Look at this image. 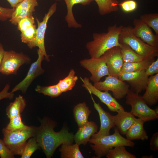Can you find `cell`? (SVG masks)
I'll return each mask as SVG.
<instances>
[{
	"label": "cell",
	"mask_w": 158,
	"mask_h": 158,
	"mask_svg": "<svg viewBox=\"0 0 158 158\" xmlns=\"http://www.w3.org/2000/svg\"><path fill=\"white\" fill-rule=\"evenodd\" d=\"M67 7V13L65 17V20L69 28H80L82 27L81 24L78 23L75 19L73 12L74 6L79 4L83 5L89 4L93 0H63Z\"/></svg>",
	"instance_id": "7402d4cb"
},
{
	"label": "cell",
	"mask_w": 158,
	"mask_h": 158,
	"mask_svg": "<svg viewBox=\"0 0 158 158\" xmlns=\"http://www.w3.org/2000/svg\"><path fill=\"white\" fill-rule=\"evenodd\" d=\"M56 9L57 3L55 2L51 6L47 12L45 14L42 21L40 22L36 18L37 27L36 29L35 36L32 41L27 44L30 49L36 47H38L44 55L45 60L47 62L50 61L49 57L50 56L47 54L46 52L44 44L45 35L48 21L50 18L56 12Z\"/></svg>",
	"instance_id": "ba28073f"
},
{
	"label": "cell",
	"mask_w": 158,
	"mask_h": 158,
	"mask_svg": "<svg viewBox=\"0 0 158 158\" xmlns=\"http://www.w3.org/2000/svg\"><path fill=\"white\" fill-rule=\"evenodd\" d=\"M75 74V70L72 69L66 77L59 80L57 85L62 92L70 90L74 87L78 79V76Z\"/></svg>",
	"instance_id": "f1b7e54d"
},
{
	"label": "cell",
	"mask_w": 158,
	"mask_h": 158,
	"mask_svg": "<svg viewBox=\"0 0 158 158\" xmlns=\"http://www.w3.org/2000/svg\"><path fill=\"white\" fill-rule=\"evenodd\" d=\"M145 92L142 96L148 105H155L158 101V73L149 77Z\"/></svg>",
	"instance_id": "ffe728a7"
},
{
	"label": "cell",
	"mask_w": 158,
	"mask_h": 158,
	"mask_svg": "<svg viewBox=\"0 0 158 158\" xmlns=\"http://www.w3.org/2000/svg\"><path fill=\"white\" fill-rule=\"evenodd\" d=\"M91 112L85 102L79 103L74 107L73 110L74 118L78 127L86 123Z\"/></svg>",
	"instance_id": "603a6c76"
},
{
	"label": "cell",
	"mask_w": 158,
	"mask_h": 158,
	"mask_svg": "<svg viewBox=\"0 0 158 158\" xmlns=\"http://www.w3.org/2000/svg\"><path fill=\"white\" fill-rule=\"evenodd\" d=\"M122 10L125 13H129L135 10L137 7V2L133 0H126L119 4Z\"/></svg>",
	"instance_id": "8d00e7d4"
},
{
	"label": "cell",
	"mask_w": 158,
	"mask_h": 158,
	"mask_svg": "<svg viewBox=\"0 0 158 158\" xmlns=\"http://www.w3.org/2000/svg\"><path fill=\"white\" fill-rule=\"evenodd\" d=\"M36 29L34 24L21 32L20 36L22 42L27 44L32 41L35 36Z\"/></svg>",
	"instance_id": "e575fe53"
},
{
	"label": "cell",
	"mask_w": 158,
	"mask_h": 158,
	"mask_svg": "<svg viewBox=\"0 0 158 158\" xmlns=\"http://www.w3.org/2000/svg\"><path fill=\"white\" fill-rule=\"evenodd\" d=\"M140 19L150 28H152L158 36V14L156 13L145 14L140 16Z\"/></svg>",
	"instance_id": "4dcf8cb0"
},
{
	"label": "cell",
	"mask_w": 158,
	"mask_h": 158,
	"mask_svg": "<svg viewBox=\"0 0 158 158\" xmlns=\"http://www.w3.org/2000/svg\"><path fill=\"white\" fill-rule=\"evenodd\" d=\"M38 6L37 0H24L14 8L9 21L13 25H17L18 21L25 17L32 16L35 8Z\"/></svg>",
	"instance_id": "e0dca14e"
},
{
	"label": "cell",
	"mask_w": 158,
	"mask_h": 158,
	"mask_svg": "<svg viewBox=\"0 0 158 158\" xmlns=\"http://www.w3.org/2000/svg\"><path fill=\"white\" fill-rule=\"evenodd\" d=\"M10 85L7 84L3 90L0 92V100L3 99L7 98L10 99H12L14 96L13 93L9 92Z\"/></svg>",
	"instance_id": "60d3db41"
},
{
	"label": "cell",
	"mask_w": 158,
	"mask_h": 158,
	"mask_svg": "<svg viewBox=\"0 0 158 158\" xmlns=\"http://www.w3.org/2000/svg\"><path fill=\"white\" fill-rule=\"evenodd\" d=\"M134 34L147 44L158 47V36L154 34L150 28L140 19L133 20Z\"/></svg>",
	"instance_id": "9a60e30c"
},
{
	"label": "cell",
	"mask_w": 158,
	"mask_h": 158,
	"mask_svg": "<svg viewBox=\"0 0 158 158\" xmlns=\"http://www.w3.org/2000/svg\"><path fill=\"white\" fill-rule=\"evenodd\" d=\"M155 113L158 115V108L157 107L155 109H154Z\"/></svg>",
	"instance_id": "f6af8a7d"
},
{
	"label": "cell",
	"mask_w": 158,
	"mask_h": 158,
	"mask_svg": "<svg viewBox=\"0 0 158 158\" xmlns=\"http://www.w3.org/2000/svg\"><path fill=\"white\" fill-rule=\"evenodd\" d=\"M120 51L124 63L138 62L144 60L143 57L140 55L128 45L125 43H121Z\"/></svg>",
	"instance_id": "83f0119b"
},
{
	"label": "cell",
	"mask_w": 158,
	"mask_h": 158,
	"mask_svg": "<svg viewBox=\"0 0 158 158\" xmlns=\"http://www.w3.org/2000/svg\"><path fill=\"white\" fill-rule=\"evenodd\" d=\"M119 42L120 44L125 43L129 45L144 60L153 61L158 57V47L147 44L135 36L131 26H123L119 35Z\"/></svg>",
	"instance_id": "3957f363"
},
{
	"label": "cell",
	"mask_w": 158,
	"mask_h": 158,
	"mask_svg": "<svg viewBox=\"0 0 158 158\" xmlns=\"http://www.w3.org/2000/svg\"><path fill=\"white\" fill-rule=\"evenodd\" d=\"M30 126L25 125L22 122L20 114L10 119V121L5 128L9 131L27 129Z\"/></svg>",
	"instance_id": "836d02e7"
},
{
	"label": "cell",
	"mask_w": 158,
	"mask_h": 158,
	"mask_svg": "<svg viewBox=\"0 0 158 158\" xmlns=\"http://www.w3.org/2000/svg\"><path fill=\"white\" fill-rule=\"evenodd\" d=\"M150 149L152 151H156L158 150V132L154 133L151 138Z\"/></svg>",
	"instance_id": "b9f144b4"
},
{
	"label": "cell",
	"mask_w": 158,
	"mask_h": 158,
	"mask_svg": "<svg viewBox=\"0 0 158 158\" xmlns=\"http://www.w3.org/2000/svg\"><path fill=\"white\" fill-rule=\"evenodd\" d=\"M117 113L116 115H113L114 124L120 133L125 135L135 118L130 112L125 111V110H119Z\"/></svg>",
	"instance_id": "ac0fdd59"
},
{
	"label": "cell",
	"mask_w": 158,
	"mask_h": 158,
	"mask_svg": "<svg viewBox=\"0 0 158 158\" xmlns=\"http://www.w3.org/2000/svg\"><path fill=\"white\" fill-rule=\"evenodd\" d=\"M110 75L118 78L124 62L119 46L114 47L103 54Z\"/></svg>",
	"instance_id": "4fadbf2b"
},
{
	"label": "cell",
	"mask_w": 158,
	"mask_h": 158,
	"mask_svg": "<svg viewBox=\"0 0 158 158\" xmlns=\"http://www.w3.org/2000/svg\"><path fill=\"white\" fill-rule=\"evenodd\" d=\"M77 144L63 143L60 149L61 157L63 158H83Z\"/></svg>",
	"instance_id": "484cf974"
},
{
	"label": "cell",
	"mask_w": 158,
	"mask_h": 158,
	"mask_svg": "<svg viewBox=\"0 0 158 158\" xmlns=\"http://www.w3.org/2000/svg\"><path fill=\"white\" fill-rule=\"evenodd\" d=\"M80 78L83 83V87L90 94H92L97 96L102 102L107 106L110 111L117 112L119 110H124L123 106L111 96L109 91L103 92L97 89L90 82V79L87 77L84 78L80 77Z\"/></svg>",
	"instance_id": "8fae6325"
},
{
	"label": "cell",
	"mask_w": 158,
	"mask_h": 158,
	"mask_svg": "<svg viewBox=\"0 0 158 158\" xmlns=\"http://www.w3.org/2000/svg\"><path fill=\"white\" fill-rule=\"evenodd\" d=\"M37 51L38 55L37 59L31 64L25 78L14 87L11 92L14 93L20 90L23 93H25L33 81L44 73V70L42 67L41 63L45 59L44 56L39 49Z\"/></svg>",
	"instance_id": "7c38bea8"
},
{
	"label": "cell",
	"mask_w": 158,
	"mask_h": 158,
	"mask_svg": "<svg viewBox=\"0 0 158 158\" xmlns=\"http://www.w3.org/2000/svg\"><path fill=\"white\" fill-rule=\"evenodd\" d=\"M90 94L94 104V108L99 114L100 121V127L99 131L92 135L91 138H97L109 135L111 129L115 127L113 115L104 111L99 103H97L95 102L92 96V94Z\"/></svg>",
	"instance_id": "2e32d148"
},
{
	"label": "cell",
	"mask_w": 158,
	"mask_h": 158,
	"mask_svg": "<svg viewBox=\"0 0 158 158\" xmlns=\"http://www.w3.org/2000/svg\"><path fill=\"white\" fill-rule=\"evenodd\" d=\"M26 106L25 100L22 96L19 95L16 97L14 101L10 103L7 107L6 111L8 117L10 119L20 114Z\"/></svg>",
	"instance_id": "cb8c5ba5"
},
{
	"label": "cell",
	"mask_w": 158,
	"mask_h": 158,
	"mask_svg": "<svg viewBox=\"0 0 158 158\" xmlns=\"http://www.w3.org/2000/svg\"><path fill=\"white\" fill-rule=\"evenodd\" d=\"M118 78L127 82L131 87L130 89L136 93L139 94L145 89L147 86L149 76L146 74L145 70L124 73Z\"/></svg>",
	"instance_id": "5bb4252c"
},
{
	"label": "cell",
	"mask_w": 158,
	"mask_h": 158,
	"mask_svg": "<svg viewBox=\"0 0 158 158\" xmlns=\"http://www.w3.org/2000/svg\"><path fill=\"white\" fill-rule=\"evenodd\" d=\"M145 122L139 118H135L134 122L125 134L126 138L130 141L148 140V136L144 128Z\"/></svg>",
	"instance_id": "44dd1931"
},
{
	"label": "cell",
	"mask_w": 158,
	"mask_h": 158,
	"mask_svg": "<svg viewBox=\"0 0 158 158\" xmlns=\"http://www.w3.org/2000/svg\"><path fill=\"white\" fill-rule=\"evenodd\" d=\"M36 128L30 126L27 129L9 131L2 130L3 141L14 155H21L27 141L35 136Z\"/></svg>",
	"instance_id": "5b68a950"
},
{
	"label": "cell",
	"mask_w": 158,
	"mask_h": 158,
	"mask_svg": "<svg viewBox=\"0 0 158 158\" xmlns=\"http://www.w3.org/2000/svg\"><path fill=\"white\" fill-rule=\"evenodd\" d=\"M114 133L111 135L100 136L97 138H90L89 142L93 144L90 146L97 158L106 156L109 150L116 147L123 145L133 147L135 143L124 138L115 127Z\"/></svg>",
	"instance_id": "277c9868"
},
{
	"label": "cell",
	"mask_w": 158,
	"mask_h": 158,
	"mask_svg": "<svg viewBox=\"0 0 158 158\" xmlns=\"http://www.w3.org/2000/svg\"><path fill=\"white\" fill-rule=\"evenodd\" d=\"M146 74L148 76H152L158 73V58L154 61L145 70Z\"/></svg>",
	"instance_id": "ab89813d"
},
{
	"label": "cell",
	"mask_w": 158,
	"mask_h": 158,
	"mask_svg": "<svg viewBox=\"0 0 158 158\" xmlns=\"http://www.w3.org/2000/svg\"><path fill=\"white\" fill-rule=\"evenodd\" d=\"M10 4L11 7L14 8L17 5L24 0H6Z\"/></svg>",
	"instance_id": "7bdbcfd3"
},
{
	"label": "cell",
	"mask_w": 158,
	"mask_h": 158,
	"mask_svg": "<svg viewBox=\"0 0 158 158\" xmlns=\"http://www.w3.org/2000/svg\"><path fill=\"white\" fill-rule=\"evenodd\" d=\"M0 157L1 158H13L14 155L0 138Z\"/></svg>",
	"instance_id": "74e56055"
},
{
	"label": "cell",
	"mask_w": 158,
	"mask_h": 158,
	"mask_svg": "<svg viewBox=\"0 0 158 158\" xmlns=\"http://www.w3.org/2000/svg\"><path fill=\"white\" fill-rule=\"evenodd\" d=\"M98 128L95 122L88 121L79 127L76 133L73 136V139L76 143L79 145L80 144L85 145L89 141L91 137L97 132Z\"/></svg>",
	"instance_id": "d6986e66"
},
{
	"label": "cell",
	"mask_w": 158,
	"mask_h": 158,
	"mask_svg": "<svg viewBox=\"0 0 158 158\" xmlns=\"http://www.w3.org/2000/svg\"><path fill=\"white\" fill-rule=\"evenodd\" d=\"M36 92L42 93L52 97H57L62 92L59 89L57 84L49 86H42L37 85L35 89Z\"/></svg>",
	"instance_id": "1f68e13d"
},
{
	"label": "cell",
	"mask_w": 158,
	"mask_h": 158,
	"mask_svg": "<svg viewBox=\"0 0 158 158\" xmlns=\"http://www.w3.org/2000/svg\"><path fill=\"white\" fill-rule=\"evenodd\" d=\"M126 96V103L131 107L130 112L134 116L145 122L158 118V115L149 106L142 96L130 89Z\"/></svg>",
	"instance_id": "8992f818"
},
{
	"label": "cell",
	"mask_w": 158,
	"mask_h": 158,
	"mask_svg": "<svg viewBox=\"0 0 158 158\" xmlns=\"http://www.w3.org/2000/svg\"><path fill=\"white\" fill-rule=\"evenodd\" d=\"M55 123L47 118L41 121L39 127L36 128L35 137L47 158H51L56 149L63 143H72L73 140V134L65 128L60 131L54 130Z\"/></svg>",
	"instance_id": "6da1fadb"
},
{
	"label": "cell",
	"mask_w": 158,
	"mask_h": 158,
	"mask_svg": "<svg viewBox=\"0 0 158 158\" xmlns=\"http://www.w3.org/2000/svg\"><path fill=\"white\" fill-rule=\"evenodd\" d=\"M55 0L56 1H60V0Z\"/></svg>",
	"instance_id": "bcb514c9"
},
{
	"label": "cell",
	"mask_w": 158,
	"mask_h": 158,
	"mask_svg": "<svg viewBox=\"0 0 158 158\" xmlns=\"http://www.w3.org/2000/svg\"><path fill=\"white\" fill-rule=\"evenodd\" d=\"M80 63L91 73L90 79L94 83L100 81L104 76L110 75L103 55L99 58L81 60Z\"/></svg>",
	"instance_id": "30bf717a"
},
{
	"label": "cell",
	"mask_w": 158,
	"mask_h": 158,
	"mask_svg": "<svg viewBox=\"0 0 158 158\" xmlns=\"http://www.w3.org/2000/svg\"><path fill=\"white\" fill-rule=\"evenodd\" d=\"M93 85L101 91H111L116 99L123 98L129 90V85L118 78L109 75L103 81L95 83Z\"/></svg>",
	"instance_id": "9c48e42d"
},
{
	"label": "cell",
	"mask_w": 158,
	"mask_h": 158,
	"mask_svg": "<svg viewBox=\"0 0 158 158\" xmlns=\"http://www.w3.org/2000/svg\"><path fill=\"white\" fill-rule=\"evenodd\" d=\"M153 61L143 60L138 62H124L118 78L125 73L146 70Z\"/></svg>",
	"instance_id": "d4e9b609"
},
{
	"label": "cell",
	"mask_w": 158,
	"mask_h": 158,
	"mask_svg": "<svg viewBox=\"0 0 158 158\" xmlns=\"http://www.w3.org/2000/svg\"><path fill=\"white\" fill-rule=\"evenodd\" d=\"M5 51L3 46L0 42V68Z\"/></svg>",
	"instance_id": "ee69618b"
},
{
	"label": "cell",
	"mask_w": 158,
	"mask_h": 158,
	"mask_svg": "<svg viewBox=\"0 0 158 158\" xmlns=\"http://www.w3.org/2000/svg\"><path fill=\"white\" fill-rule=\"evenodd\" d=\"M30 58L22 52L18 53L13 50L5 51L0 68V72L8 75H16L20 67L24 64H29Z\"/></svg>",
	"instance_id": "52a82bcc"
},
{
	"label": "cell",
	"mask_w": 158,
	"mask_h": 158,
	"mask_svg": "<svg viewBox=\"0 0 158 158\" xmlns=\"http://www.w3.org/2000/svg\"><path fill=\"white\" fill-rule=\"evenodd\" d=\"M107 158H135L134 154L128 152L125 146L120 145L111 149L106 155Z\"/></svg>",
	"instance_id": "f546056e"
},
{
	"label": "cell",
	"mask_w": 158,
	"mask_h": 158,
	"mask_svg": "<svg viewBox=\"0 0 158 158\" xmlns=\"http://www.w3.org/2000/svg\"><path fill=\"white\" fill-rule=\"evenodd\" d=\"M123 27L115 24L109 26L107 32L93 33V40L86 45L91 58H99L111 48L120 46L119 37Z\"/></svg>",
	"instance_id": "7a4b0ae2"
},
{
	"label": "cell",
	"mask_w": 158,
	"mask_h": 158,
	"mask_svg": "<svg viewBox=\"0 0 158 158\" xmlns=\"http://www.w3.org/2000/svg\"><path fill=\"white\" fill-rule=\"evenodd\" d=\"M35 21L33 16H27L20 19L18 22L17 29L22 32L27 28L35 24Z\"/></svg>",
	"instance_id": "d590c367"
},
{
	"label": "cell",
	"mask_w": 158,
	"mask_h": 158,
	"mask_svg": "<svg viewBox=\"0 0 158 158\" xmlns=\"http://www.w3.org/2000/svg\"><path fill=\"white\" fill-rule=\"evenodd\" d=\"M14 9L13 8H6L0 6V20L5 21L10 19Z\"/></svg>",
	"instance_id": "f35d334b"
},
{
	"label": "cell",
	"mask_w": 158,
	"mask_h": 158,
	"mask_svg": "<svg viewBox=\"0 0 158 158\" xmlns=\"http://www.w3.org/2000/svg\"><path fill=\"white\" fill-rule=\"evenodd\" d=\"M40 147L35 137H31L26 142L21 155V158H30Z\"/></svg>",
	"instance_id": "d6a6232c"
},
{
	"label": "cell",
	"mask_w": 158,
	"mask_h": 158,
	"mask_svg": "<svg viewBox=\"0 0 158 158\" xmlns=\"http://www.w3.org/2000/svg\"><path fill=\"white\" fill-rule=\"evenodd\" d=\"M97 4L99 14L105 15L118 10L117 0H93Z\"/></svg>",
	"instance_id": "4316f807"
}]
</instances>
